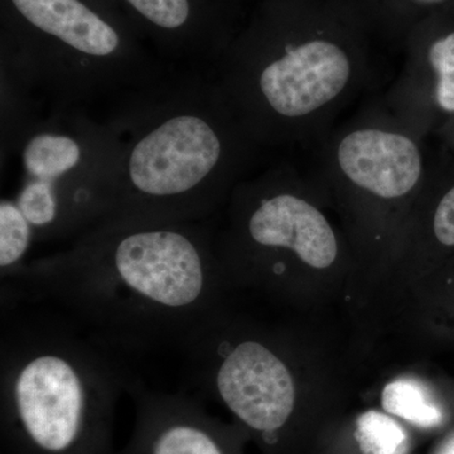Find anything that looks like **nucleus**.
Segmentation results:
<instances>
[{
    "instance_id": "nucleus-7",
    "label": "nucleus",
    "mask_w": 454,
    "mask_h": 454,
    "mask_svg": "<svg viewBox=\"0 0 454 454\" xmlns=\"http://www.w3.org/2000/svg\"><path fill=\"white\" fill-rule=\"evenodd\" d=\"M298 172L280 164L232 191L229 225L216 238L227 278L269 282L283 276L289 260L316 270L339 260V235Z\"/></svg>"
},
{
    "instance_id": "nucleus-5",
    "label": "nucleus",
    "mask_w": 454,
    "mask_h": 454,
    "mask_svg": "<svg viewBox=\"0 0 454 454\" xmlns=\"http://www.w3.org/2000/svg\"><path fill=\"white\" fill-rule=\"evenodd\" d=\"M0 66L52 106L121 97L164 76L113 0H2Z\"/></svg>"
},
{
    "instance_id": "nucleus-9",
    "label": "nucleus",
    "mask_w": 454,
    "mask_h": 454,
    "mask_svg": "<svg viewBox=\"0 0 454 454\" xmlns=\"http://www.w3.org/2000/svg\"><path fill=\"white\" fill-rule=\"evenodd\" d=\"M113 2L160 55L191 71H212L239 29L232 0Z\"/></svg>"
},
{
    "instance_id": "nucleus-11",
    "label": "nucleus",
    "mask_w": 454,
    "mask_h": 454,
    "mask_svg": "<svg viewBox=\"0 0 454 454\" xmlns=\"http://www.w3.org/2000/svg\"><path fill=\"white\" fill-rule=\"evenodd\" d=\"M454 13L439 12L405 38V65L387 106L400 121L424 130L428 106L454 113Z\"/></svg>"
},
{
    "instance_id": "nucleus-15",
    "label": "nucleus",
    "mask_w": 454,
    "mask_h": 454,
    "mask_svg": "<svg viewBox=\"0 0 454 454\" xmlns=\"http://www.w3.org/2000/svg\"><path fill=\"white\" fill-rule=\"evenodd\" d=\"M35 236L31 227L23 219L7 197L0 202V270L2 274L13 270L28 260Z\"/></svg>"
},
{
    "instance_id": "nucleus-17",
    "label": "nucleus",
    "mask_w": 454,
    "mask_h": 454,
    "mask_svg": "<svg viewBox=\"0 0 454 454\" xmlns=\"http://www.w3.org/2000/svg\"><path fill=\"white\" fill-rule=\"evenodd\" d=\"M439 454H454V438L450 439L446 446L442 448L441 453Z\"/></svg>"
},
{
    "instance_id": "nucleus-6",
    "label": "nucleus",
    "mask_w": 454,
    "mask_h": 454,
    "mask_svg": "<svg viewBox=\"0 0 454 454\" xmlns=\"http://www.w3.org/2000/svg\"><path fill=\"white\" fill-rule=\"evenodd\" d=\"M85 107L52 106L12 148L20 184L7 197L31 227L35 243L74 240L106 219L121 162V142L110 121Z\"/></svg>"
},
{
    "instance_id": "nucleus-18",
    "label": "nucleus",
    "mask_w": 454,
    "mask_h": 454,
    "mask_svg": "<svg viewBox=\"0 0 454 454\" xmlns=\"http://www.w3.org/2000/svg\"><path fill=\"white\" fill-rule=\"evenodd\" d=\"M453 13H454V9H453Z\"/></svg>"
},
{
    "instance_id": "nucleus-4",
    "label": "nucleus",
    "mask_w": 454,
    "mask_h": 454,
    "mask_svg": "<svg viewBox=\"0 0 454 454\" xmlns=\"http://www.w3.org/2000/svg\"><path fill=\"white\" fill-rule=\"evenodd\" d=\"M133 378L66 317L2 307L3 454H118L116 406Z\"/></svg>"
},
{
    "instance_id": "nucleus-13",
    "label": "nucleus",
    "mask_w": 454,
    "mask_h": 454,
    "mask_svg": "<svg viewBox=\"0 0 454 454\" xmlns=\"http://www.w3.org/2000/svg\"><path fill=\"white\" fill-rule=\"evenodd\" d=\"M381 402L387 413L415 426L432 428L442 422L438 406L430 402L422 385L413 380L402 379L390 382L382 391Z\"/></svg>"
},
{
    "instance_id": "nucleus-2",
    "label": "nucleus",
    "mask_w": 454,
    "mask_h": 454,
    "mask_svg": "<svg viewBox=\"0 0 454 454\" xmlns=\"http://www.w3.org/2000/svg\"><path fill=\"white\" fill-rule=\"evenodd\" d=\"M348 0H262L210 73L256 145H318L372 74Z\"/></svg>"
},
{
    "instance_id": "nucleus-3",
    "label": "nucleus",
    "mask_w": 454,
    "mask_h": 454,
    "mask_svg": "<svg viewBox=\"0 0 454 454\" xmlns=\"http://www.w3.org/2000/svg\"><path fill=\"white\" fill-rule=\"evenodd\" d=\"M118 100L106 119L121 138V162L103 221L210 219L260 149L214 77L164 74Z\"/></svg>"
},
{
    "instance_id": "nucleus-12",
    "label": "nucleus",
    "mask_w": 454,
    "mask_h": 454,
    "mask_svg": "<svg viewBox=\"0 0 454 454\" xmlns=\"http://www.w3.org/2000/svg\"><path fill=\"white\" fill-rule=\"evenodd\" d=\"M372 35L403 44L409 33L432 14L453 12L454 0H348Z\"/></svg>"
},
{
    "instance_id": "nucleus-10",
    "label": "nucleus",
    "mask_w": 454,
    "mask_h": 454,
    "mask_svg": "<svg viewBox=\"0 0 454 454\" xmlns=\"http://www.w3.org/2000/svg\"><path fill=\"white\" fill-rule=\"evenodd\" d=\"M127 394L136 418L118 454H238L235 433L208 415L197 397L151 390L136 378Z\"/></svg>"
},
{
    "instance_id": "nucleus-14",
    "label": "nucleus",
    "mask_w": 454,
    "mask_h": 454,
    "mask_svg": "<svg viewBox=\"0 0 454 454\" xmlns=\"http://www.w3.org/2000/svg\"><path fill=\"white\" fill-rule=\"evenodd\" d=\"M355 437L361 454H408L411 439L390 415L370 411L361 414Z\"/></svg>"
},
{
    "instance_id": "nucleus-8",
    "label": "nucleus",
    "mask_w": 454,
    "mask_h": 454,
    "mask_svg": "<svg viewBox=\"0 0 454 454\" xmlns=\"http://www.w3.org/2000/svg\"><path fill=\"white\" fill-rule=\"evenodd\" d=\"M420 136L389 109L366 110L317 145L315 172L348 203L389 219L391 208L411 205L426 184Z\"/></svg>"
},
{
    "instance_id": "nucleus-16",
    "label": "nucleus",
    "mask_w": 454,
    "mask_h": 454,
    "mask_svg": "<svg viewBox=\"0 0 454 454\" xmlns=\"http://www.w3.org/2000/svg\"><path fill=\"white\" fill-rule=\"evenodd\" d=\"M428 234L441 247H454V184L439 197L430 215Z\"/></svg>"
},
{
    "instance_id": "nucleus-1",
    "label": "nucleus",
    "mask_w": 454,
    "mask_h": 454,
    "mask_svg": "<svg viewBox=\"0 0 454 454\" xmlns=\"http://www.w3.org/2000/svg\"><path fill=\"white\" fill-rule=\"evenodd\" d=\"M207 221L107 220L2 274V307H40L113 351H181L220 312Z\"/></svg>"
}]
</instances>
